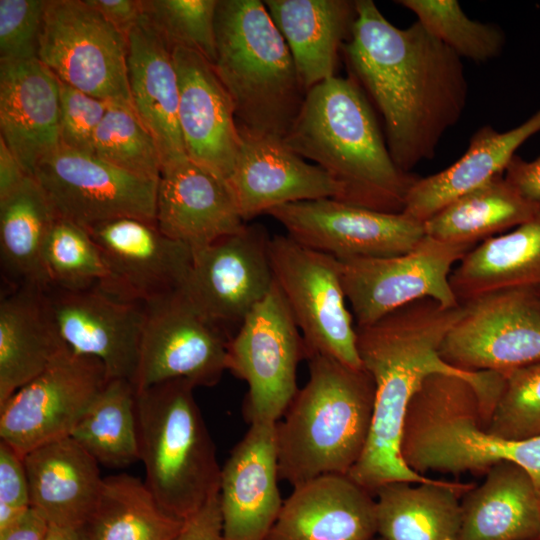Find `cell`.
<instances>
[{
	"instance_id": "obj_1",
	"label": "cell",
	"mask_w": 540,
	"mask_h": 540,
	"mask_svg": "<svg viewBox=\"0 0 540 540\" xmlns=\"http://www.w3.org/2000/svg\"><path fill=\"white\" fill-rule=\"evenodd\" d=\"M342 47L350 75L381 113L386 143L404 172L434 157L463 115L468 84L462 59L417 20L399 28L372 0H357Z\"/></svg>"
},
{
	"instance_id": "obj_2",
	"label": "cell",
	"mask_w": 540,
	"mask_h": 540,
	"mask_svg": "<svg viewBox=\"0 0 540 540\" xmlns=\"http://www.w3.org/2000/svg\"><path fill=\"white\" fill-rule=\"evenodd\" d=\"M464 313V307H445L431 298L402 306L375 323L356 327L357 349L375 385L371 428L364 451L347 474L374 495L382 485L435 479L410 469L401 455L408 406L430 375L441 373L468 381L476 390L485 424L501 394L504 374L467 372L446 363L440 346Z\"/></svg>"
},
{
	"instance_id": "obj_3",
	"label": "cell",
	"mask_w": 540,
	"mask_h": 540,
	"mask_svg": "<svg viewBox=\"0 0 540 540\" xmlns=\"http://www.w3.org/2000/svg\"><path fill=\"white\" fill-rule=\"evenodd\" d=\"M363 92L351 75L334 76L315 85L307 91L283 140L340 185L339 201L401 213L419 177L404 172L393 161Z\"/></svg>"
},
{
	"instance_id": "obj_4",
	"label": "cell",
	"mask_w": 540,
	"mask_h": 540,
	"mask_svg": "<svg viewBox=\"0 0 540 540\" xmlns=\"http://www.w3.org/2000/svg\"><path fill=\"white\" fill-rule=\"evenodd\" d=\"M306 359L309 379L274 425L279 480L293 487L349 473L364 451L375 400L364 367L315 353Z\"/></svg>"
},
{
	"instance_id": "obj_5",
	"label": "cell",
	"mask_w": 540,
	"mask_h": 540,
	"mask_svg": "<svg viewBox=\"0 0 540 540\" xmlns=\"http://www.w3.org/2000/svg\"><path fill=\"white\" fill-rule=\"evenodd\" d=\"M214 68L240 131L284 139L306 91L290 49L259 0H218Z\"/></svg>"
},
{
	"instance_id": "obj_6",
	"label": "cell",
	"mask_w": 540,
	"mask_h": 540,
	"mask_svg": "<svg viewBox=\"0 0 540 540\" xmlns=\"http://www.w3.org/2000/svg\"><path fill=\"white\" fill-rule=\"evenodd\" d=\"M184 379L136 391L139 456L145 484L170 515L185 520L219 494L214 442Z\"/></svg>"
},
{
	"instance_id": "obj_7",
	"label": "cell",
	"mask_w": 540,
	"mask_h": 540,
	"mask_svg": "<svg viewBox=\"0 0 540 540\" xmlns=\"http://www.w3.org/2000/svg\"><path fill=\"white\" fill-rule=\"evenodd\" d=\"M269 256L275 282L302 332L306 357L321 354L362 368L340 260L288 235L271 237Z\"/></svg>"
},
{
	"instance_id": "obj_8",
	"label": "cell",
	"mask_w": 540,
	"mask_h": 540,
	"mask_svg": "<svg viewBox=\"0 0 540 540\" xmlns=\"http://www.w3.org/2000/svg\"><path fill=\"white\" fill-rule=\"evenodd\" d=\"M306 358L302 335L275 282L229 339L226 370L248 384L247 423L275 424L298 392L296 371Z\"/></svg>"
},
{
	"instance_id": "obj_9",
	"label": "cell",
	"mask_w": 540,
	"mask_h": 540,
	"mask_svg": "<svg viewBox=\"0 0 540 540\" xmlns=\"http://www.w3.org/2000/svg\"><path fill=\"white\" fill-rule=\"evenodd\" d=\"M127 56L128 37L86 0H47L38 59L59 81L133 107Z\"/></svg>"
},
{
	"instance_id": "obj_10",
	"label": "cell",
	"mask_w": 540,
	"mask_h": 540,
	"mask_svg": "<svg viewBox=\"0 0 540 540\" xmlns=\"http://www.w3.org/2000/svg\"><path fill=\"white\" fill-rule=\"evenodd\" d=\"M136 391L184 379L216 385L226 371L229 335L210 321L183 289L143 303Z\"/></svg>"
},
{
	"instance_id": "obj_11",
	"label": "cell",
	"mask_w": 540,
	"mask_h": 540,
	"mask_svg": "<svg viewBox=\"0 0 540 540\" xmlns=\"http://www.w3.org/2000/svg\"><path fill=\"white\" fill-rule=\"evenodd\" d=\"M476 245L444 242L425 235L408 253L384 258L340 260L341 277L356 327L371 325L423 298L445 307L459 305L449 277Z\"/></svg>"
},
{
	"instance_id": "obj_12",
	"label": "cell",
	"mask_w": 540,
	"mask_h": 540,
	"mask_svg": "<svg viewBox=\"0 0 540 540\" xmlns=\"http://www.w3.org/2000/svg\"><path fill=\"white\" fill-rule=\"evenodd\" d=\"M464 313L445 336L439 354L467 372L508 373L540 362V294L509 289L462 304Z\"/></svg>"
},
{
	"instance_id": "obj_13",
	"label": "cell",
	"mask_w": 540,
	"mask_h": 540,
	"mask_svg": "<svg viewBox=\"0 0 540 540\" xmlns=\"http://www.w3.org/2000/svg\"><path fill=\"white\" fill-rule=\"evenodd\" d=\"M109 378L103 363L67 346L0 405V440L21 456L70 436Z\"/></svg>"
},
{
	"instance_id": "obj_14",
	"label": "cell",
	"mask_w": 540,
	"mask_h": 540,
	"mask_svg": "<svg viewBox=\"0 0 540 540\" xmlns=\"http://www.w3.org/2000/svg\"><path fill=\"white\" fill-rule=\"evenodd\" d=\"M33 177L58 217L85 228L121 217L155 222L158 181L93 154L60 146L37 164Z\"/></svg>"
},
{
	"instance_id": "obj_15",
	"label": "cell",
	"mask_w": 540,
	"mask_h": 540,
	"mask_svg": "<svg viewBox=\"0 0 540 540\" xmlns=\"http://www.w3.org/2000/svg\"><path fill=\"white\" fill-rule=\"evenodd\" d=\"M267 214L298 243L339 260L402 255L425 236L424 223L403 212L385 213L333 198L289 203Z\"/></svg>"
},
{
	"instance_id": "obj_16",
	"label": "cell",
	"mask_w": 540,
	"mask_h": 540,
	"mask_svg": "<svg viewBox=\"0 0 540 540\" xmlns=\"http://www.w3.org/2000/svg\"><path fill=\"white\" fill-rule=\"evenodd\" d=\"M270 239L263 226L246 224L239 232L192 252L183 290L230 338L228 326L237 331L275 283Z\"/></svg>"
},
{
	"instance_id": "obj_17",
	"label": "cell",
	"mask_w": 540,
	"mask_h": 540,
	"mask_svg": "<svg viewBox=\"0 0 540 540\" xmlns=\"http://www.w3.org/2000/svg\"><path fill=\"white\" fill-rule=\"evenodd\" d=\"M44 297L60 339L72 352L100 360L109 379H126L134 385L143 303L99 285L80 290L49 287Z\"/></svg>"
},
{
	"instance_id": "obj_18",
	"label": "cell",
	"mask_w": 540,
	"mask_h": 540,
	"mask_svg": "<svg viewBox=\"0 0 540 540\" xmlns=\"http://www.w3.org/2000/svg\"><path fill=\"white\" fill-rule=\"evenodd\" d=\"M87 229L108 270L102 288L140 303L184 288L192 250L163 234L156 222L121 217Z\"/></svg>"
},
{
	"instance_id": "obj_19",
	"label": "cell",
	"mask_w": 540,
	"mask_h": 540,
	"mask_svg": "<svg viewBox=\"0 0 540 540\" xmlns=\"http://www.w3.org/2000/svg\"><path fill=\"white\" fill-rule=\"evenodd\" d=\"M239 133L238 155L226 182L245 222L281 205L340 198V185L321 167L292 151L283 139Z\"/></svg>"
},
{
	"instance_id": "obj_20",
	"label": "cell",
	"mask_w": 540,
	"mask_h": 540,
	"mask_svg": "<svg viewBox=\"0 0 540 540\" xmlns=\"http://www.w3.org/2000/svg\"><path fill=\"white\" fill-rule=\"evenodd\" d=\"M179 86L178 120L189 159L225 181L240 147L232 99L213 64L198 52L172 51Z\"/></svg>"
},
{
	"instance_id": "obj_21",
	"label": "cell",
	"mask_w": 540,
	"mask_h": 540,
	"mask_svg": "<svg viewBox=\"0 0 540 540\" xmlns=\"http://www.w3.org/2000/svg\"><path fill=\"white\" fill-rule=\"evenodd\" d=\"M275 424L250 425L221 470V540H266L283 500Z\"/></svg>"
},
{
	"instance_id": "obj_22",
	"label": "cell",
	"mask_w": 540,
	"mask_h": 540,
	"mask_svg": "<svg viewBox=\"0 0 540 540\" xmlns=\"http://www.w3.org/2000/svg\"><path fill=\"white\" fill-rule=\"evenodd\" d=\"M155 222L192 252L246 225L227 182L188 157L162 167Z\"/></svg>"
},
{
	"instance_id": "obj_23",
	"label": "cell",
	"mask_w": 540,
	"mask_h": 540,
	"mask_svg": "<svg viewBox=\"0 0 540 540\" xmlns=\"http://www.w3.org/2000/svg\"><path fill=\"white\" fill-rule=\"evenodd\" d=\"M373 495L348 475L326 474L293 487L266 540H375Z\"/></svg>"
},
{
	"instance_id": "obj_24",
	"label": "cell",
	"mask_w": 540,
	"mask_h": 540,
	"mask_svg": "<svg viewBox=\"0 0 540 540\" xmlns=\"http://www.w3.org/2000/svg\"><path fill=\"white\" fill-rule=\"evenodd\" d=\"M60 83L38 58L0 63V138L33 176L60 147Z\"/></svg>"
},
{
	"instance_id": "obj_25",
	"label": "cell",
	"mask_w": 540,
	"mask_h": 540,
	"mask_svg": "<svg viewBox=\"0 0 540 540\" xmlns=\"http://www.w3.org/2000/svg\"><path fill=\"white\" fill-rule=\"evenodd\" d=\"M172 51L142 13L128 34V85L133 109L156 140L163 166L187 157L178 120L179 86Z\"/></svg>"
},
{
	"instance_id": "obj_26",
	"label": "cell",
	"mask_w": 540,
	"mask_h": 540,
	"mask_svg": "<svg viewBox=\"0 0 540 540\" xmlns=\"http://www.w3.org/2000/svg\"><path fill=\"white\" fill-rule=\"evenodd\" d=\"M24 463L30 507L51 525L80 529L100 497L104 478L98 462L68 436L30 451Z\"/></svg>"
},
{
	"instance_id": "obj_27",
	"label": "cell",
	"mask_w": 540,
	"mask_h": 540,
	"mask_svg": "<svg viewBox=\"0 0 540 540\" xmlns=\"http://www.w3.org/2000/svg\"><path fill=\"white\" fill-rule=\"evenodd\" d=\"M540 131V107L520 125L500 132L478 129L464 154L446 169L418 178L406 197L403 213L424 223L464 194L504 174L517 149Z\"/></svg>"
},
{
	"instance_id": "obj_28",
	"label": "cell",
	"mask_w": 540,
	"mask_h": 540,
	"mask_svg": "<svg viewBox=\"0 0 540 540\" xmlns=\"http://www.w3.org/2000/svg\"><path fill=\"white\" fill-rule=\"evenodd\" d=\"M462 495L458 540L540 539V492L520 465L503 461Z\"/></svg>"
},
{
	"instance_id": "obj_29",
	"label": "cell",
	"mask_w": 540,
	"mask_h": 540,
	"mask_svg": "<svg viewBox=\"0 0 540 540\" xmlns=\"http://www.w3.org/2000/svg\"><path fill=\"white\" fill-rule=\"evenodd\" d=\"M307 92L335 75L338 55L356 18L355 1L265 0Z\"/></svg>"
},
{
	"instance_id": "obj_30",
	"label": "cell",
	"mask_w": 540,
	"mask_h": 540,
	"mask_svg": "<svg viewBox=\"0 0 540 540\" xmlns=\"http://www.w3.org/2000/svg\"><path fill=\"white\" fill-rule=\"evenodd\" d=\"M44 290L15 287L0 302V405L41 374L66 347L50 317Z\"/></svg>"
},
{
	"instance_id": "obj_31",
	"label": "cell",
	"mask_w": 540,
	"mask_h": 540,
	"mask_svg": "<svg viewBox=\"0 0 540 540\" xmlns=\"http://www.w3.org/2000/svg\"><path fill=\"white\" fill-rule=\"evenodd\" d=\"M449 281L459 304L509 289L540 294V212L478 243L456 264Z\"/></svg>"
},
{
	"instance_id": "obj_32",
	"label": "cell",
	"mask_w": 540,
	"mask_h": 540,
	"mask_svg": "<svg viewBox=\"0 0 540 540\" xmlns=\"http://www.w3.org/2000/svg\"><path fill=\"white\" fill-rule=\"evenodd\" d=\"M473 483L435 479L382 485L374 495L377 537L383 540H458L460 496Z\"/></svg>"
},
{
	"instance_id": "obj_33",
	"label": "cell",
	"mask_w": 540,
	"mask_h": 540,
	"mask_svg": "<svg viewBox=\"0 0 540 540\" xmlns=\"http://www.w3.org/2000/svg\"><path fill=\"white\" fill-rule=\"evenodd\" d=\"M57 214L33 176L0 198V256L6 279L13 288L47 289L42 254Z\"/></svg>"
},
{
	"instance_id": "obj_34",
	"label": "cell",
	"mask_w": 540,
	"mask_h": 540,
	"mask_svg": "<svg viewBox=\"0 0 540 540\" xmlns=\"http://www.w3.org/2000/svg\"><path fill=\"white\" fill-rule=\"evenodd\" d=\"M540 203L525 198L504 174L457 198L424 222L434 239L477 245L528 221Z\"/></svg>"
},
{
	"instance_id": "obj_35",
	"label": "cell",
	"mask_w": 540,
	"mask_h": 540,
	"mask_svg": "<svg viewBox=\"0 0 540 540\" xmlns=\"http://www.w3.org/2000/svg\"><path fill=\"white\" fill-rule=\"evenodd\" d=\"M183 524L145 482L121 473L104 477L98 503L80 529L85 540H175Z\"/></svg>"
},
{
	"instance_id": "obj_36",
	"label": "cell",
	"mask_w": 540,
	"mask_h": 540,
	"mask_svg": "<svg viewBox=\"0 0 540 540\" xmlns=\"http://www.w3.org/2000/svg\"><path fill=\"white\" fill-rule=\"evenodd\" d=\"M70 437L100 465L124 468L140 461L133 383L109 379Z\"/></svg>"
},
{
	"instance_id": "obj_37",
	"label": "cell",
	"mask_w": 540,
	"mask_h": 540,
	"mask_svg": "<svg viewBox=\"0 0 540 540\" xmlns=\"http://www.w3.org/2000/svg\"><path fill=\"white\" fill-rule=\"evenodd\" d=\"M417 21L461 59L477 63L498 57L505 45L503 31L494 24L470 19L456 0H399Z\"/></svg>"
},
{
	"instance_id": "obj_38",
	"label": "cell",
	"mask_w": 540,
	"mask_h": 540,
	"mask_svg": "<svg viewBox=\"0 0 540 540\" xmlns=\"http://www.w3.org/2000/svg\"><path fill=\"white\" fill-rule=\"evenodd\" d=\"M42 261L49 287L80 290L108 279L104 258L88 229L60 217L48 232Z\"/></svg>"
},
{
	"instance_id": "obj_39",
	"label": "cell",
	"mask_w": 540,
	"mask_h": 540,
	"mask_svg": "<svg viewBox=\"0 0 540 540\" xmlns=\"http://www.w3.org/2000/svg\"><path fill=\"white\" fill-rule=\"evenodd\" d=\"M93 155L136 176L158 181L162 157L133 107L110 103L94 140Z\"/></svg>"
},
{
	"instance_id": "obj_40",
	"label": "cell",
	"mask_w": 540,
	"mask_h": 540,
	"mask_svg": "<svg viewBox=\"0 0 540 540\" xmlns=\"http://www.w3.org/2000/svg\"><path fill=\"white\" fill-rule=\"evenodd\" d=\"M218 0H142L143 15L173 50H194L213 65Z\"/></svg>"
},
{
	"instance_id": "obj_41",
	"label": "cell",
	"mask_w": 540,
	"mask_h": 540,
	"mask_svg": "<svg viewBox=\"0 0 540 540\" xmlns=\"http://www.w3.org/2000/svg\"><path fill=\"white\" fill-rule=\"evenodd\" d=\"M483 428L506 440L540 437V362L504 374V385Z\"/></svg>"
},
{
	"instance_id": "obj_42",
	"label": "cell",
	"mask_w": 540,
	"mask_h": 540,
	"mask_svg": "<svg viewBox=\"0 0 540 540\" xmlns=\"http://www.w3.org/2000/svg\"><path fill=\"white\" fill-rule=\"evenodd\" d=\"M47 0H0V63L38 58Z\"/></svg>"
},
{
	"instance_id": "obj_43",
	"label": "cell",
	"mask_w": 540,
	"mask_h": 540,
	"mask_svg": "<svg viewBox=\"0 0 540 540\" xmlns=\"http://www.w3.org/2000/svg\"><path fill=\"white\" fill-rule=\"evenodd\" d=\"M60 83V146L93 154L97 129L111 102Z\"/></svg>"
},
{
	"instance_id": "obj_44",
	"label": "cell",
	"mask_w": 540,
	"mask_h": 540,
	"mask_svg": "<svg viewBox=\"0 0 540 540\" xmlns=\"http://www.w3.org/2000/svg\"><path fill=\"white\" fill-rule=\"evenodd\" d=\"M0 505L20 510H26L30 507L29 484L24 457L1 440Z\"/></svg>"
},
{
	"instance_id": "obj_45",
	"label": "cell",
	"mask_w": 540,
	"mask_h": 540,
	"mask_svg": "<svg viewBox=\"0 0 540 540\" xmlns=\"http://www.w3.org/2000/svg\"><path fill=\"white\" fill-rule=\"evenodd\" d=\"M222 515L219 494L211 497L196 513L184 520L175 540H221Z\"/></svg>"
},
{
	"instance_id": "obj_46",
	"label": "cell",
	"mask_w": 540,
	"mask_h": 540,
	"mask_svg": "<svg viewBox=\"0 0 540 540\" xmlns=\"http://www.w3.org/2000/svg\"><path fill=\"white\" fill-rule=\"evenodd\" d=\"M86 2L127 37L143 13L142 0H86Z\"/></svg>"
},
{
	"instance_id": "obj_47",
	"label": "cell",
	"mask_w": 540,
	"mask_h": 540,
	"mask_svg": "<svg viewBox=\"0 0 540 540\" xmlns=\"http://www.w3.org/2000/svg\"><path fill=\"white\" fill-rule=\"evenodd\" d=\"M504 177L525 198L540 203V156L532 161H526L515 155Z\"/></svg>"
},
{
	"instance_id": "obj_48",
	"label": "cell",
	"mask_w": 540,
	"mask_h": 540,
	"mask_svg": "<svg viewBox=\"0 0 540 540\" xmlns=\"http://www.w3.org/2000/svg\"><path fill=\"white\" fill-rule=\"evenodd\" d=\"M50 523L36 508H28L13 524L0 532V540H46Z\"/></svg>"
},
{
	"instance_id": "obj_49",
	"label": "cell",
	"mask_w": 540,
	"mask_h": 540,
	"mask_svg": "<svg viewBox=\"0 0 540 540\" xmlns=\"http://www.w3.org/2000/svg\"><path fill=\"white\" fill-rule=\"evenodd\" d=\"M27 176L30 175L0 138V198L12 192Z\"/></svg>"
},
{
	"instance_id": "obj_50",
	"label": "cell",
	"mask_w": 540,
	"mask_h": 540,
	"mask_svg": "<svg viewBox=\"0 0 540 540\" xmlns=\"http://www.w3.org/2000/svg\"><path fill=\"white\" fill-rule=\"evenodd\" d=\"M46 540H85L81 529L51 525Z\"/></svg>"
},
{
	"instance_id": "obj_51",
	"label": "cell",
	"mask_w": 540,
	"mask_h": 540,
	"mask_svg": "<svg viewBox=\"0 0 540 540\" xmlns=\"http://www.w3.org/2000/svg\"><path fill=\"white\" fill-rule=\"evenodd\" d=\"M375 540H383V539H382V538H380V537H376V539H375Z\"/></svg>"
},
{
	"instance_id": "obj_52",
	"label": "cell",
	"mask_w": 540,
	"mask_h": 540,
	"mask_svg": "<svg viewBox=\"0 0 540 540\" xmlns=\"http://www.w3.org/2000/svg\"><path fill=\"white\" fill-rule=\"evenodd\" d=\"M539 443H540V437H539ZM539 485H540V477H539Z\"/></svg>"
},
{
	"instance_id": "obj_53",
	"label": "cell",
	"mask_w": 540,
	"mask_h": 540,
	"mask_svg": "<svg viewBox=\"0 0 540 540\" xmlns=\"http://www.w3.org/2000/svg\"><path fill=\"white\" fill-rule=\"evenodd\" d=\"M537 540H540V539H537Z\"/></svg>"
}]
</instances>
